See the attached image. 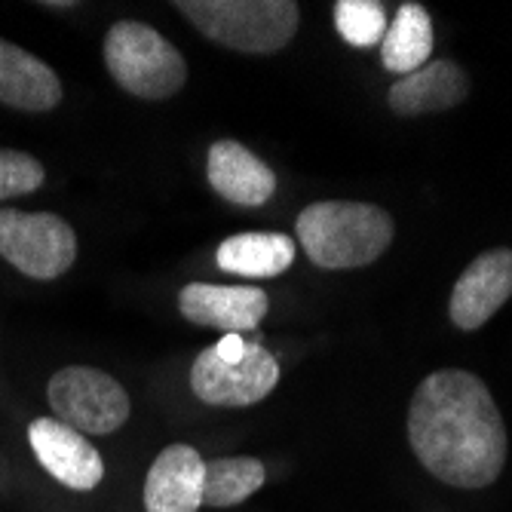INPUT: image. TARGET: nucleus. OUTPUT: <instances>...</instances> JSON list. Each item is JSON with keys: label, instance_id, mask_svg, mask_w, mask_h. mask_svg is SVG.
I'll use <instances>...</instances> for the list:
<instances>
[{"label": "nucleus", "instance_id": "obj_1", "mask_svg": "<svg viewBox=\"0 0 512 512\" xmlns=\"http://www.w3.org/2000/svg\"><path fill=\"white\" fill-rule=\"evenodd\" d=\"M405 430L424 470L451 488H488L506 467L503 414L488 384L467 368H439L417 384Z\"/></svg>", "mask_w": 512, "mask_h": 512}, {"label": "nucleus", "instance_id": "obj_2", "mask_svg": "<svg viewBox=\"0 0 512 512\" xmlns=\"http://www.w3.org/2000/svg\"><path fill=\"white\" fill-rule=\"evenodd\" d=\"M295 237L316 267L356 270L375 264L393 246L396 224L378 203L319 200L298 215Z\"/></svg>", "mask_w": 512, "mask_h": 512}, {"label": "nucleus", "instance_id": "obj_3", "mask_svg": "<svg viewBox=\"0 0 512 512\" xmlns=\"http://www.w3.org/2000/svg\"><path fill=\"white\" fill-rule=\"evenodd\" d=\"M175 10L206 40L249 56L279 53L301 22L295 0H175Z\"/></svg>", "mask_w": 512, "mask_h": 512}, {"label": "nucleus", "instance_id": "obj_4", "mask_svg": "<svg viewBox=\"0 0 512 512\" xmlns=\"http://www.w3.org/2000/svg\"><path fill=\"white\" fill-rule=\"evenodd\" d=\"M102 53L111 80L135 99L163 102L178 96L188 83V62L181 50L145 22H114L105 34Z\"/></svg>", "mask_w": 512, "mask_h": 512}, {"label": "nucleus", "instance_id": "obj_5", "mask_svg": "<svg viewBox=\"0 0 512 512\" xmlns=\"http://www.w3.org/2000/svg\"><path fill=\"white\" fill-rule=\"evenodd\" d=\"M46 399L59 421L83 436H111L132 414L126 387L92 365L59 368L46 384Z\"/></svg>", "mask_w": 512, "mask_h": 512}, {"label": "nucleus", "instance_id": "obj_6", "mask_svg": "<svg viewBox=\"0 0 512 512\" xmlns=\"http://www.w3.org/2000/svg\"><path fill=\"white\" fill-rule=\"evenodd\" d=\"M0 258L22 276L50 283L74 267L77 234L56 212H22L4 206L0 209Z\"/></svg>", "mask_w": 512, "mask_h": 512}, {"label": "nucleus", "instance_id": "obj_7", "mask_svg": "<svg viewBox=\"0 0 512 512\" xmlns=\"http://www.w3.org/2000/svg\"><path fill=\"white\" fill-rule=\"evenodd\" d=\"M279 384V362L261 344H246L243 356L227 362L215 347L197 353L191 365V390L212 408H249L264 402Z\"/></svg>", "mask_w": 512, "mask_h": 512}, {"label": "nucleus", "instance_id": "obj_8", "mask_svg": "<svg viewBox=\"0 0 512 512\" xmlns=\"http://www.w3.org/2000/svg\"><path fill=\"white\" fill-rule=\"evenodd\" d=\"M28 445L40 467L71 491H96L105 479L99 448L59 417H34L28 424Z\"/></svg>", "mask_w": 512, "mask_h": 512}, {"label": "nucleus", "instance_id": "obj_9", "mask_svg": "<svg viewBox=\"0 0 512 512\" xmlns=\"http://www.w3.org/2000/svg\"><path fill=\"white\" fill-rule=\"evenodd\" d=\"M512 298V249H488L457 276L448 316L460 332H479Z\"/></svg>", "mask_w": 512, "mask_h": 512}, {"label": "nucleus", "instance_id": "obj_10", "mask_svg": "<svg viewBox=\"0 0 512 512\" xmlns=\"http://www.w3.org/2000/svg\"><path fill=\"white\" fill-rule=\"evenodd\" d=\"M181 316L200 325V329H218L221 335H246L258 329L270 310V298L258 286H215V283H191L178 292Z\"/></svg>", "mask_w": 512, "mask_h": 512}, {"label": "nucleus", "instance_id": "obj_11", "mask_svg": "<svg viewBox=\"0 0 512 512\" xmlns=\"http://www.w3.org/2000/svg\"><path fill=\"white\" fill-rule=\"evenodd\" d=\"M206 460L194 445H166L145 476V509L148 512H200L203 506Z\"/></svg>", "mask_w": 512, "mask_h": 512}, {"label": "nucleus", "instance_id": "obj_12", "mask_svg": "<svg viewBox=\"0 0 512 512\" xmlns=\"http://www.w3.org/2000/svg\"><path fill=\"white\" fill-rule=\"evenodd\" d=\"M206 178L209 188L234 206L258 209L270 203L276 194V175L273 169L246 145L234 142V138H221L209 148L206 157Z\"/></svg>", "mask_w": 512, "mask_h": 512}, {"label": "nucleus", "instance_id": "obj_13", "mask_svg": "<svg viewBox=\"0 0 512 512\" xmlns=\"http://www.w3.org/2000/svg\"><path fill=\"white\" fill-rule=\"evenodd\" d=\"M62 77L40 56L0 37V105L25 114H43L62 105Z\"/></svg>", "mask_w": 512, "mask_h": 512}, {"label": "nucleus", "instance_id": "obj_14", "mask_svg": "<svg viewBox=\"0 0 512 512\" xmlns=\"http://www.w3.org/2000/svg\"><path fill=\"white\" fill-rule=\"evenodd\" d=\"M470 96V77L451 59H433L414 74L402 77L390 86V108L396 117H424L442 114L467 102Z\"/></svg>", "mask_w": 512, "mask_h": 512}, {"label": "nucleus", "instance_id": "obj_15", "mask_svg": "<svg viewBox=\"0 0 512 512\" xmlns=\"http://www.w3.org/2000/svg\"><path fill=\"white\" fill-rule=\"evenodd\" d=\"M295 255V237L279 234V230H246V234L221 240L215 261L224 273L246 279H270L286 273Z\"/></svg>", "mask_w": 512, "mask_h": 512}, {"label": "nucleus", "instance_id": "obj_16", "mask_svg": "<svg viewBox=\"0 0 512 512\" xmlns=\"http://www.w3.org/2000/svg\"><path fill=\"white\" fill-rule=\"evenodd\" d=\"M433 19L421 4H402L387 25V34L381 40V59L384 68L393 74H414L424 68L433 56Z\"/></svg>", "mask_w": 512, "mask_h": 512}, {"label": "nucleus", "instance_id": "obj_17", "mask_svg": "<svg viewBox=\"0 0 512 512\" xmlns=\"http://www.w3.org/2000/svg\"><path fill=\"white\" fill-rule=\"evenodd\" d=\"M267 482V467L258 457H215L206 460L203 476V506L227 509L240 506L258 494Z\"/></svg>", "mask_w": 512, "mask_h": 512}, {"label": "nucleus", "instance_id": "obj_18", "mask_svg": "<svg viewBox=\"0 0 512 512\" xmlns=\"http://www.w3.org/2000/svg\"><path fill=\"white\" fill-rule=\"evenodd\" d=\"M387 10L378 0H338L335 4V28L344 43L356 50H368L387 34Z\"/></svg>", "mask_w": 512, "mask_h": 512}, {"label": "nucleus", "instance_id": "obj_19", "mask_svg": "<svg viewBox=\"0 0 512 512\" xmlns=\"http://www.w3.org/2000/svg\"><path fill=\"white\" fill-rule=\"evenodd\" d=\"M43 181L46 169L37 157L16 148H0V203L40 191Z\"/></svg>", "mask_w": 512, "mask_h": 512}, {"label": "nucleus", "instance_id": "obj_20", "mask_svg": "<svg viewBox=\"0 0 512 512\" xmlns=\"http://www.w3.org/2000/svg\"><path fill=\"white\" fill-rule=\"evenodd\" d=\"M215 350H218V356H221V359L234 362V359H240V356H243L246 341H243V335H224V338L215 344Z\"/></svg>", "mask_w": 512, "mask_h": 512}]
</instances>
